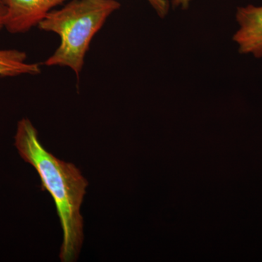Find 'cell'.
Segmentation results:
<instances>
[{
  "label": "cell",
  "instance_id": "obj_1",
  "mask_svg": "<svg viewBox=\"0 0 262 262\" xmlns=\"http://www.w3.org/2000/svg\"><path fill=\"white\" fill-rule=\"evenodd\" d=\"M15 146L22 159L37 170L42 190L51 194L56 204L63 235L60 259L76 261L84 239L80 210L89 182L74 164L58 159L42 146L29 119L19 120Z\"/></svg>",
  "mask_w": 262,
  "mask_h": 262
},
{
  "label": "cell",
  "instance_id": "obj_2",
  "mask_svg": "<svg viewBox=\"0 0 262 262\" xmlns=\"http://www.w3.org/2000/svg\"><path fill=\"white\" fill-rule=\"evenodd\" d=\"M120 7L116 0H70L52 10L37 27L55 33L60 44L44 64L67 67L79 78L93 39Z\"/></svg>",
  "mask_w": 262,
  "mask_h": 262
},
{
  "label": "cell",
  "instance_id": "obj_3",
  "mask_svg": "<svg viewBox=\"0 0 262 262\" xmlns=\"http://www.w3.org/2000/svg\"><path fill=\"white\" fill-rule=\"evenodd\" d=\"M70 0H6L4 29L22 34L38 27L52 10Z\"/></svg>",
  "mask_w": 262,
  "mask_h": 262
},
{
  "label": "cell",
  "instance_id": "obj_4",
  "mask_svg": "<svg viewBox=\"0 0 262 262\" xmlns=\"http://www.w3.org/2000/svg\"><path fill=\"white\" fill-rule=\"evenodd\" d=\"M235 17L238 29L232 39L239 53L262 58V5L239 7Z\"/></svg>",
  "mask_w": 262,
  "mask_h": 262
},
{
  "label": "cell",
  "instance_id": "obj_5",
  "mask_svg": "<svg viewBox=\"0 0 262 262\" xmlns=\"http://www.w3.org/2000/svg\"><path fill=\"white\" fill-rule=\"evenodd\" d=\"M41 68L38 63L27 61L25 52L16 49L0 50V76L18 77L21 75H37Z\"/></svg>",
  "mask_w": 262,
  "mask_h": 262
},
{
  "label": "cell",
  "instance_id": "obj_6",
  "mask_svg": "<svg viewBox=\"0 0 262 262\" xmlns=\"http://www.w3.org/2000/svg\"><path fill=\"white\" fill-rule=\"evenodd\" d=\"M151 8L160 18H165L170 11V2L169 0H147Z\"/></svg>",
  "mask_w": 262,
  "mask_h": 262
},
{
  "label": "cell",
  "instance_id": "obj_7",
  "mask_svg": "<svg viewBox=\"0 0 262 262\" xmlns=\"http://www.w3.org/2000/svg\"><path fill=\"white\" fill-rule=\"evenodd\" d=\"M6 10V0H0V31L4 29V18Z\"/></svg>",
  "mask_w": 262,
  "mask_h": 262
},
{
  "label": "cell",
  "instance_id": "obj_8",
  "mask_svg": "<svg viewBox=\"0 0 262 262\" xmlns=\"http://www.w3.org/2000/svg\"><path fill=\"white\" fill-rule=\"evenodd\" d=\"M192 1V0H172L171 3L173 8L187 10Z\"/></svg>",
  "mask_w": 262,
  "mask_h": 262
}]
</instances>
